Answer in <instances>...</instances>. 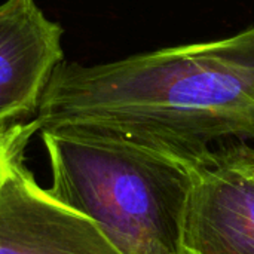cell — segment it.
<instances>
[{"instance_id": "obj_6", "label": "cell", "mask_w": 254, "mask_h": 254, "mask_svg": "<svg viewBox=\"0 0 254 254\" xmlns=\"http://www.w3.org/2000/svg\"><path fill=\"white\" fill-rule=\"evenodd\" d=\"M36 132H40V125L34 118L0 128V190L13 164L24 158V152Z\"/></svg>"}, {"instance_id": "obj_3", "label": "cell", "mask_w": 254, "mask_h": 254, "mask_svg": "<svg viewBox=\"0 0 254 254\" xmlns=\"http://www.w3.org/2000/svg\"><path fill=\"white\" fill-rule=\"evenodd\" d=\"M188 168L182 253L254 254V144H228Z\"/></svg>"}, {"instance_id": "obj_4", "label": "cell", "mask_w": 254, "mask_h": 254, "mask_svg": "<svg viewBox=\"0 0 254 254\" xmlns=\"http://www.w3.org/2000/svg\"><path fill=\"white\" fill-rule=\"evenodd\" d=\"M0 254H121L83 213L40 186L18 159L0 190Z\"/></svg>"}, {"instance_id": "obj_2", "label": "cell", "mask_w": 254, "mask_h": 254, "mask_svg": "<svg viewBox=\"0 0 254 254\" xmlns=\"http://www.w3.org/2000/svg\"><path fill=\"white\" fill-rule=\"evenodd\" d=\"M49 190L92 219L121 254H183L190 170L73 128L40 131Z\"/></svg>"}, {"instance_id": "obj_1", "label": "cell", "mask_w": 254, "mask_h": 254, "mask_svg": "<svg viewBox=\"0 0 254 254\" xmlns=\"http://www.w3.org/2000/svg\"><path fill=\"white\" fill-rule=\"evenodd\" d=\"M34 119L40 131L73 128L185 167L254 144V25L104 64L63 61Z\"/></svg>"}, {"instance_id": "obj_5", "label": "cell", "mask_w": 254, "mask_h": 254, "mask_svg": "<svg viewBox=\"0 0 254 254\" xmlns=\"http://www.w3.org/2000/svg\"><path fill=\"white\" fill-rule=\"evenodd\" d=\"M63 27L34 0L0 4V128L36 115L48 82L64 61Z\"/></svg>"}]
</instances>
